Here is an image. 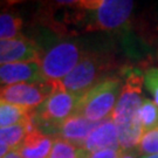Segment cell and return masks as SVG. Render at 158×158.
I'll list each match as a JSON object with an SVG mask.
<instances>
[{"mask_svg": "<svg viewBox=\"0 0 158 158\" xmlns=\"http://www.w3.org/2000/svg\"><path fill=\"white\" fill-rule=\"evenodd\" d=\"M135 2L129 0H79L73 1L66 14V25L85 33L117 32L128 27Z\"/></svg>", "mask_w": 158, "mask_h": 158, "instance_id": "6da1fadb", "label": "cell"}, {"mask_svg": "<svg viewBox=\"0 0 158 158\" xmlns=\"http://www.w3.org/2000/svg\"><path fill=\"white\" fill-rule=\"evenodd\" d=\"M82 148L88 153L106 150V149L119 148L117 127L111 117L97 123V125L90 132V135L85 139Z\"/></svg>", "mask_w": 158, "mask_h": 158, "instance_id": "30bf717a", "label": "cell"}, {"mask_svg": "<svg viewBox=\"0 0 158 158\" xmlns=\"http://www.w3.org/2000/svg\"><path fill=\"white\" fill-rule=\"evenodd\" d=\"M52 83L54 85V90L39 108L34 110L33 118L35 125L42 132L54 136L57 134L59 127L76 113L81 96L63 90L56 82Z\"/></svg>", "mask_w": 158, "mask_h": 158, "instance_id": "277c9868", "label": "cell"}, {"mask_svg": "<svg viewBox=\"0 0 158 158\" xmlns=\"http://www.w3.org/2000/svg\"><path fill=\"white\" fill-rule=\"evenodd\" d=\"M97 123H93L80 114H73L68 117L57 130V138L72 143L76 147L82 148L85 139L90 135Z\"/></svg>", "mask_w": 158, "mask_h": 158, "instance_id": "7c38bea8", "label": "cell"}, {"mask_svg": "<svg viewBox=\"0 0 158 158\" xmlns=\"http://www.w3.org/2000/svg\"><path fill=\"white\" fill-rule=\"evenodd\" d=\"M121 153H122L121 148H113V149H106L91 152L88 155L87 158H119Z\"/></svg>", "mask_w": 158, "mask_h": 158, "instance_id": "44dd1931", "label": "cell"}, {"mask_svg": "<svg viewBox=\"0 0 158 158\" xmlns=\"http://www.w3.org/2000/svg\"><path fill=\"white\" fill-rule=\"evenodd\" d=\"M123 85L122 74H114L80 97L76 114L93 123H100L110 118Z\"/></svg>", "mask_w": 158, "mask_h": 158, "instance_id": "3957f363", "label": "cell"}, {"mask_svg": "<svg viewBox=\"0 0 158 158\" xmlns=\"http://www.w3.org/2000/svg\"><path fill=\"white\" fill-rule=\"evenodd\" d=\"M34 110L0 101V128H8L31 118Z\"/></svg>", "mask_w": 158, "mask_h": 158, "instance_id": "2e32d148", "label": "cell"}, {"mask_svg": "<svg viewBox=\"0 0 158 158\" xmlns=\"http://www.w3.org/2000/svg\"><path fill=\"white\" fill-rule=\"evenodd\" d=\"M138 156L139 153L136 149V150H130V151H122L119 158H138Z\"/></svg>", "mask_w": 158, "mask_h": 158, "instance_id": "7402d4cb", "label": "cell"}, {"mask_svg": "<svg viewBox=\"0 0 158 158\" xmlns=\"http://www.w3.org/2000/svg\"><path fill=\"white\" fill-rule=\"evenodd\" d=\"M121 74L123 77V85L111 115V119L116 125L131 122L137 116L138 109L145 100L142 90L144 87V73L136 68L124 67L122 68Z\"/></svg>", "mask_w": 158, "mask_h": 158, "instance_id": "8992f818", "label": "cell"}, {"mask_svg": "<svg viewBox=\"0 0 158 158\" xmlns=\"http://www.w3.org/2000/svg\"><path fill=\"white\" fill-rule=\"evenodd\" d=\"M137 118L144 131L158 128V107L153 101L145 98L137 111Z\"/></svg>", "mask_w": 158, "mask_h": 158, "instance_id": "ac0fdd59", "label": "cell"}, {"mask_svg": "<svg viewBox=\"0 0 158 158\" xmlns=\"http://www.w3.org/2000/svg\"><path fill=\"white\" fill-rule=\"evenodd\" d=\"M82 44L62 40L53 45L40 56L41 73L46 82H60L76 67L87 54Z\"/></svg>", "mask_w": 158, "mask_h": 158, "instance_id": "5b68a950", "label": "cell"}, {"mask_svg": "<svg viewBox=\"0 0 158 158\" xmlns=\"http://www.w3.org/2000/svg\"><path fill=\"white\" fill-rule=\"evenodd\" d=\"M23 19L18 13L0 12V41L17 39L23 36Z\"/></svg>", "mask_w": 158, "mask_h": 158, "instance_id": "9a60e30c", "label": "cell"}, {"mask_svg": "<svg viewBox=\"0 0 158 158\" xmlns=\"http://www.w3.org/2000/svg\"><path fill=\"white\" fill-rule=\"evenodd\" d=\"M141 158H158V155H151V156H142Z\"/></svg>", "mask_w": 158, "mask_h": 158, "instance_id": "d4e9b609", "label": "cell"}, {"mask_svg": "<svg viewBox=\"0 0 158 158\" xmlns=\"http://www.w3.org/2000/svg\"><path fill=\"white\" fill-rule=\"evenodd\" d=\"M56 137L42 132L34 125L17 149L21 158H48Z\"/></svg>", "mask_w": 158, "mask_h": 158, "instance_id": "8fae6325", "label": "cell"}, {"mask_svg": "<svg viewBox=\"0 0 158 158\" xmlns=\"http://www.w3.org/2000/svg\"><path fill=\"white\" fill-rule=\"evenodd\" d=\"M4 158H21V157H20V155H19V152H18L17 150H11Z\"/></svg>", "mask_w": 158, "mask_h": 158, "instance_id": "cb8c5ba5", "label": "cell"}, {"mask_svg": "<svg viewBox=\"0 0 158 158\" xmlns=\"http://www.w3.org/2000/svg\"><path fill=\"white\" fill-rule=\"evenodd\" d=\"M144 88L158 107V67H149L145 69Z\"/></svg>", "mask_w": 158, "mask_h": 158, "instance_id": "ffe728a7", "label": "cell"}, {"mask_svg": "<svg viewBox=\"0 0 158 158\" xmlns=\"http://www.w3.org/2000/svg\"><path fill=\"white\" fill-rule=\"evenodd\" d=\"M40 62H15L0 64V85L17 83H45Z\"/></svg>", "mask_w": 158, "mask_h": 158, "instance_id": "9c48e42d", "label": "cell"}, {"mask_svg": "<svg viewBox=\"0 0 158 158\" xmlns=\"http://www.w3.org/2000/svg\"><path fill=\"white\" fill-rule=\"evenodd\" d=\"M88 155L89 153L83 148L76 147L69 142L56 137L48 158H87Z\"/></svg>", "mask_w": 158, "mask_h": 158, "instance_id": "e0dca14e", "label": "cell"}, {"mask_svg": "<svg viewBox=\"0 0 158 158\" xmlns=\"http://www.w3.org/2000/svg\"><path fill=\"white\" fill-rule=\"evenodd\" d=\"M34 125H35V122L32 114L31 118L20 124L8 127V128H0V143L11 148L12 150H17L25 139V137L27 136L28 131Z\"/></svg>", "mask_w": 158, "mask_h": 158, "instance_id": "5bb4252c", "label": "cell"}, {"mask_svg": "<svg viewBox=\"0 0 158 158\" xmlns=\"http://www.w3.org/2000/svg\"><path fill=\"white\" fill-rule=\"evenodd\" d=\"M116 127L118 132V145L121 150L122 151L136 150L145 132L137 116L129 123L116 125Z\"/></svg>", "mask_w": 158, "mask_h": 158, "instance_id": "4fadbf2b", "label": "cell"}, {"mask_svg": "<svg viewBox=\"0 0 158 158\" xmlns=\"http://www.w3.org/2000/svg\"><path fill=\"white\" fill-rule=\"evenodd\" d=\"M41 54L40 46L25 35L17 39L0 41V64L38 61Z\"/></svg>", "mask_w": 158, "mask_h": 158, "instance_id": "ba28073f", "label": "cell"}, {"mask_svg": "<svg viewBox=\"0 0 158 158\" xmlns=\"http://www.w3.org/2000/svg\"><path fill=\"white\" fill-rule=\"evenodd\" d=\"M118 62L110 52H90L82 57L79 64L67 76L56 82L63 90L75 95H82L101 81L111 76Z\"/></svg>", "mask_w": 158, "mask_h": 158, "instance_id": "7a4b0ae2", "label": "cell"}, {"mask_svg": "<svg viewBox=\"0 0 158 158\" xmlns=\"http://www.w3.org/2000/svg\"><path fill=\"white\" fill-rule=\"evenodd\" d=\"M137 151L142 156L158 155V128L144 132Z\"/></svg>", "mask_w": 158, "mask_h": 158, "instance_id": "d6986e66", "label": "cell"}, {"mask_svg": "<svg viewBox=\"0 0 158 158\" xmlns=\"http://www.w3.org/2000/svg\"><path fill=\"white\" fill-rule=\"evenodd\" d=\"M54 90L52 82L45 83H17L0 85V101L35 110Z\"/></svg>", "mask_w": 158, "mask_h": 158, "instance_id": "52a82bcc", "label": "cell"}, {"mask_svg": "<svg viewBox=\"0 0 158 158\" xmlns=\"http://www.w3.org/2000/svg\"><path fill=\"white\" fill-rule=\"evenodd\" d=\"M11 150H12L11 148H8L7 145H5V144H1V143H0V158H4Z\"/></svg>", "mask_w": 158, "mask_h": 158, "instance_id": "603a6c76", "label": "cell"}]
</instances>
